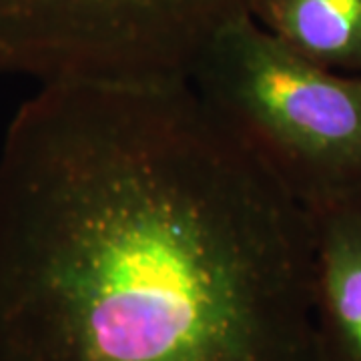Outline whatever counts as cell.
Here are the masks:
<instances>
[{"mask_svg":"<svg viewBox=\"0 0 361 361\" xmlns=\"http://www.w3.org/2000/svg\"><path fill=\"white\" fill-rule=\"evenodd\" d=\"M187 80L303 207L361 189V77L311 63L245 14L211 40Z\"/></svg>","mask_w":361,"mask_h":361,"instance_id":"cell-2","label":"cell"},{"mask_svg":"<svg viewBox=\"0 0 361 361\" xmlns=\"http://www.w3.org/2000/svg\"><path fill=\"white\" fill-rule=\"evenodd\" d=\"M319 361H361V189L307 209Z\"/></svg>","mask_w":361,"mask_h":361,"instance_id":"cell-4","label":"cell"},{"mask_svg":"<svg viewBox=\"0 0 361 361\" xmlns=\"http://www.w3.org/2000/svg\"><path fill=\"white\" fill-rule=\"evenodd\" d=\"M249 14L311 63L361 77V0H251Z\"/></svg>","mask_w":361,"mask_h":361,"instance_id":"cell-5","label":"cell"},{"mask_svg":"<svg viewBox=\"0 0 361 361\" xmlns=\"http://www.w3.org/2000/svg\"><path fill=\"white\" fill-rule=\"evenodd\" d=\"M251 0H0V75L187 80Z\"/></svg>","mask_w":361,"mask_h":361,"instance_id":"cell-3","label":"cell"},{"mask_svg":"<svg viewBox=\"0 0 361 361\" xmlns=\"http://www.w3.org/2000/svg\"><path fill=\"white\" fill-rule=\"evenodd\" d=\"M311 217L189 80L44 82L0 147V361H319Z\"/></svg>","mask_w":361,"mask_h":361,"instance_id":"cell-1","label":"cell"}]
</instances>
